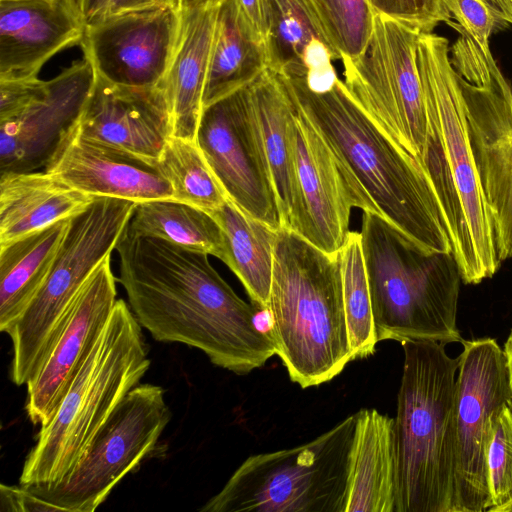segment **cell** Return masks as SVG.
<instances>
[{
    "label": "cell",
    "instance_id": "4fadbf2b",
    "mask_svg": "<svg viewBox=\"0 0 512 512\" xmlns=\"http://www.w3.org/2000/svg\"><path fill=\"white\" fill-rule=\"evenodd\" d=\"M458 356L456 495L454 512H487L486 456L493 420L510 404L503 349L493 338L463 340Z\"/></svg>",
    "mask_w": 512,
    "mask_h": 512
},
{
    "label": "cell",
    "instance_id": "8d00e7d4",
    "mask_svg": "<svg viewBox=\"0 0 512 512\" xmlns=\"http://www.w3.org/2000/svg\"><path fill=\"white\" fill-rule=\"evenodd\" d=\"M39 78L0 80V119L7 118L25 106L43 87Z\"/></svg>",
    "mask_w": 512,
    "mask_h": 512
},
{
    "label": "cell",
    "instance_id": "83f0119b",
    "mask_svg": "<svg viewBox=\"0 0 512 512\" xmlns=\"http://www.w3.org/2000/svg\"><path fill=\"white\" fill-rule=\"evenodd\" d=\"M70 219L0 245V330L19 317L47 277Z\"/></svg>",
    "mask_w": 512,
    "mask_h": 512
},
{
    "label": "cell",
    "instance_id": "7a4b0ae2",
    "mask_svg": "<svg viewBox=\"0 0 512 512\" xmlns=\"http://www.w3.org/2000/svg\"><path fill=\"white\" fill-rule=\"evenodd\" d=\"M276 76L328 145L361 210L381 216L425 252L452 253L425 172L368 116L344 82L314 92L303 78Z\"/></svg>",
    "mask_w": 512,
    "mask_h": 512
},
{
    "label": "cell",
    "instance_id": "9c48e42d",
    "mask_svg": "<svg viewBox=\"0 0 512 512\" xmlns=\"http://www.w3.org/2000/svg\"><path fill=\"white\" fill-rule=\"evenodd\" d=\"M95 197L70 219L68 230L36 295L5 330L12 342L11 381L26 385L42 365L68 310L91 274L116 249L136 207Z\"/></svg>",
    "mask_w": 512,
    "mask_h": 512
},
{
    "label": "cell",
    "instance_id": "d6986e66",
    "mask_svg": "<svg viewBox=\"0 0 512 512\" xmlns=\"http://www.w3.org/2000/svg\"><path fill=\"white\" fill-rule=\"evenodd\" d=\"M74 131L90 141L157 163L171 137L163 89L123 86L95 73Z\"/></svg>",
    "mask_w": 512,
    "mask_h": 512
},
{
    "label": "cell",
    "instance_id": "cb8c5ba5",
    "mask_svg": "<svg viewBox=\"0 0 512 512\" xmlns=\"http://www.w3.org/2000/svg\"><path fill=\"white\" fill-rule=\"evenodd\" d=\"M217 6L180 9L179 37L161 85L172 137L196 141Z\"/></svg>",
    "mask_w": 512,
    "mask_h": 512
},
{
    "label": "cell",
    "instance_id": "d6a6232c",
    "mask_svg": "<svg viewBox=\"0 0 512 512\" xmlns=\"http://www.w3.org/2000/svg\"><path fill=\"white\" fill-rule=\"evenodd\" d=\"M340 59H352L368 43L374 14L367 0H311Z\"/></svg>",
    "mask_w": 512,
    "mask_h": 512
},
{
    "label": "cell",
    "instance_id": "ffe728a7",
    "mask_svg": "<svg viewBox=\"0 0 512 512\" xmlns=\"http://www.w3.org/2000/svg\"><path fill=\"white\" fill-rule=\"evenodd\" d=\"M44 170L92 197L135 203L173 200L172 187L157 163L85 139L74 129Z\"/></svg>",
    "mask_w": 512,
    "mask_h": 512
},
{
    "label": "cell",
    "instance_id": "f35d334b",
    "mask_svg": "<svg viewBox=\"0 0 512 512\" xmlns=\"http://www.w3.org/2000/svg\"><path fill=\"white\" fill-rule=\"evenodd\" d=\"M164 5L178 7L176 0H106L102 12L96 18L138 8Z\"/></svg>",
    "mask_w": 512,
    "mask_h": 512
},
{
    "label": "cell",
    "instance_id": "f1b7e54d",
    "mask_svg": "<svg viewBox=\"0 0 512 512\" xmlns=\"http://www.w3.org/2000/svg\"><path fill=\"white\" fill-rule=\"evenodd\" d=\"M209 214L224 234V263L241 281L253 305L267 311L278 230L247 216L229 199Z\"/></svg>",
    "mask_w": 512,
    "mask_h": 512
},
{
    "label": "cell",
    "instance_id": "7c38bea8",
    "mask_svg": "<svg viewBox=\"0 0 512 512\" xmlns=\"http://www.w3.org/2000/svg\"><path fill=\"white\" fill-rule=\"evenodd\" d=\"M171 416L161 386L137 385L117 405L62 482L25 486L51 511L93 512L154 449Z\"/></svg>",
    "mask_w": 512,
    "mask_h": 512
},
{
    "label": "cell",
    "instance_id": "5b68a950",
    "mask_svg": "<svg viewBox=\"0 0 512 512\" xmlns=\"http://www.w3.org/2000/svg\"><path fill=\"white\" fill-rule=\"evenodd\" d=\"M269 334L301 388L332 380L352 361L338 256L291 230L277 232Z\"/></svg>",
    "mask_w": 512,
    "mask_h": 512
},
{
    "label": "cell",
    "instance_id": "e575fe53",
    "mask_svg": "<svg viewBox=\"0 0 512 512\" xmlns=\"http://www.w3.org/2000/svg\"><path fill=\"white\" fill-rule=\"evenodd\" d=\"M443 1L456 24L482 49H490L489 39L495 29L512 24V16L491 0Z\"/></svg>",
    "mask_w": 512,
    "mask_h": 512
},
{
    "label": "cell",
    "instance_id": "ba28073f",
    "mask_svg": "<svg viewBox=\"0 0 512 512\" xmlns=\"http://www.w3.org/2000/svg\"><path fill=\"white\" fill-rule=\"evenodd\" d=\"M357 414L303 445L248 457L202 512H346Z\"/></svg>",
    "mask_w": 512,
    "mask_h": 512
},
{
    "label": "cell",
    "instance_id": "ee69618b",
    "mask_svg": "<svg viewBox=\"0 0 512 512\" xmlns=\"http://www.w3.org/2000/svg\"><path fill=\"white\" fill-rule=\"evenodd\" d=\"M494 2L499 8L505 11L507 14L512 16V1L511 0H491Z\"/></svg>",
    "mask_w": 512,
    "mask_h": 512
},
{
    "label": "cell",
    "instance_id": "4dcf8cb0",
    "mask_svg": "<svg viewBox=\"0 0 512 512\" xmlns=\"http://www.w3.org/2000/svg\"><path fill=\"white\" fill-rule=\"evenodd\" d=\"M157 165L169 181L175 201L211 213L228 200L196 141L171 136Z\"/></svg>",
    "mask_w": 512,
    "mask_h": 512
},
{
    "label": "cell",
    "instance_id": "b9f144b4",
    "mask_svg": "<svg viewBox=\"0 0 512 512\" xmlns=\"http://www.w3.org/2000/svg\"><path fill=\"white\" fill-rule=\"evenodd\" d=\"M503 351L508 371L509 388L511 394L510 406L512 408V330L510 331L508 338L504 344Z\"/></svg>",
    "mask_w": 512,
    "mask_h": 512
},
{
    "label": "cell",
    "instance_id": "52a82bcc",
    "mask_svg": "<svg viewBox=\"0 0 512 512\" xmlns=\"http://www.w3.org/2000/svg\"><path fill=\"white\" fill-rule=\"evenodd\" d=\"M360 235L377 341L461 343L462 279L453 254L423 251L370 211L363 212Z\"/></svg>",
    "mask_w": 512,
    "mask_h": 512
},
{
    "label": "cell",
    "instance_id": "603a6c76",
    "mask_svg": "<svg viewBox=\"0 0 512 512\" xmlns=\"http://www.w3.org/2000/svg\"><path fill=\"white\" fill-rule=\"evenodd\" d=\"M250 115L276 194L283 228L296 232L301 203L290 122L293 104L275 73L266 69L248 85Z\"/></svg>",
    "mask_w": 512,
    "mask_h": 512
},
{
    "label": "cell",
    "instance_id": "1f68e13d",
    "mask_svg": "<svg viewBox=\"0 0 512 512\" xmlns=\"http://www.w3.org/2000/svg\"><path fill=\"white\" fill-rule=\"evenodd\" d=\"M352 361L373 354L378 343L360 232L350 231L337 253Z\"/></svg>",
    "mask_w": 512,
    "mask_h": 512
},
{
    "label": "cell",
    "instance_id": "74e56055",
    "mask_svg": "<svg viewBox=\"0 0 512 512\" xmlns=\"http://www.w3.org/2000/svg\"><path fill=\"white\" fill-rule=\"evenodd\" d=\"M1 511H51L50 507L37 497L27 486H0Z\"/></svg>",
    "mask_w": 512,
    "mask_h": 512
},
{
    "label": "cell",
    "instance_id": "30bf717a",
    "mask_svg": "<svg viewBox=\"0 0 512 512\" xmlns=\"http://www.w3.org/2000/svg\"><path fill=\"white\" fill-rule=\"evenodd\" d=\"M420 34L374 14L364 50L342 63L343 82L355 101L426 174L430 132L416 64Z\"/></svg>",
    "mask_w": 512,
    "mask_h": 512
},
{
    "label": "cell",
    "instance_id": "8fae6325",
    "mask_svg": "<svg viewBox=\"0 0 512 512\" xmlns=\"http://www.w3.org/2000/svg\"><path fill=\"white\" fill-rule=\"evenodd\" d=\"M450 60L464 96L472 148L492 218L498 259H512V85L490 49L462 29Z\"/></svg>",
    "mask_w": 512,
    "mask_h": 512
},
{
    "label": "cell",
    "instance_id": "836d02e7",
    "mask_svg": "<svg viewBox=\"0 0 512 512\" xmlns=\"http://www.w3.org/2000/svg\"><path fill=\"white\" fill-rule=\"evenodd\" d=\"M489 488L487 512L499 510L512 502V408L503 406L493 420L486 456Z\"/></svg>",
    "mask_w": 512,
    "mask_h": 512
},
{
    "label": "cell",
    "instance_id": "44dd1931",
    "mask_svg": "<svg viewBox=\"0 0 512 512\" xmlns=\"http://www.w3.org/2000/svg\"><path fill=\"white\" fill-rule=\"evenodd\" d=\"M84 28L69 0H0V80L38 78L52 56L81 43Z\"/></svg>",
    "mask_w": 512,
    "mask_h": 512
},
{
    "label": "cell",
    "instance_id": "484cf974",
    "mask_svg": "<svg viewBox=\"0 0 512 512\" xmlns=\"http://www.w3.org/2000/svg\"><path fill=\"white\" fill-rule=\"evenodd\" d=\"M95 197L46 172L0 176V245L82 212Z\"/></svg>",
    "mask_w": 512,
    "mask_h": 512
},
{
    "label": "cell",
    "instance_id": "4316f807",
    "mask_svg": "<svg viewBox=\"0 0 512 512\" xmlns=\"http://www.w3.org/2000/svg\"><path fill=\"white\" fill-rule=\"evenodd\" d=\"M267 69L264 42L236 0H221L203 91V108L250 85Z\"/></svg>",
    "mask_w": 512,
    "mask_h": 512
},
{
    "label": "cell",
    "instance_id": "8992f818",
    "mask_svg": "<svg viewBox=\"0 0 512 512\" xmlns=\"http://www.w3.org/2000/svg\"><path fill=\"white\" fill-rule=\"evenodd\" d=\"M150 364L142 327L129 305L118 299L107 326L54 415L41 426L23 463L19 484L62 482Z\"/></svg>",
    "mask_w": 512,
    "mask_h": 512
},
{
    "label": "cell",
    "instance_id": "9a60e30c",
    "mask_svg": "<svg viewBox=\"0 0 512 512\" xmlns=\"http://www.w3.org/2000/svg\"><path fill=\"white\" fill-rule=\"evenodd\" d=\"M181 26L176 6H150L98 17L85 25L81 47L95 73L109 82L161 87Z\"/></svg>",
    "mask_w": 512,
    "mask_h": 512
},
{
    "label": "cell",
    "instance_id": "e0dca14e",
    "mask_svg": "<svg viewBox=\"0 0 512 512\" xmlns=\"http://www.w3.org/2000/svg\"><path fill=\"white\" fill-rule=\"evenodd\" d=\"M116 295L109 255L74 298L42 365L26 384L25 410L33 424L42 426L54 415L107 326Z\"/></svg>",
    "mask_w": 512,
    "mask_h": 512
},
{
    "label": "cell",
    "instance_id": "bcb514c9",
    "mask_svg": "<svg viewBox=\"0 0 512 512\" xmlns=\"http://www.w3.org/2000/svg\"><path fill=\"white\" fill-rule=\"evenodd\" d=\"M512 1V0H511Z\"/></svg>",
    "mask_w": 512,
    "mask_h": 512
},
{
    "label": "cell",
    "instance_id": "f6af8a7d",
    "mask_svg": "<svg viewBox=\"0 0 512 512\" xmlns=\"http://www.w3.org/2000/svg\"><path fill=\"white\" fill-rule=\"evenodd\" d=\"M499 512H512V502L502 507Z\"/></svg>",
    "mask_w": 512,
    "mask_h": 512
},
{
    "label": "cell",
    "instance_id": "5bb4252c",
    "mask_svg": "<svg viewBox=\"0 0 512 512\" xmlns=\"http://www.w3.org/2000/svg\"><path fill=\"white\" fill-rule=\"evenodd\" d=\"M196 144L238 209L274 230L283 228L250 115L248 86L203 108Z\"/></svg>",
    "mask_w": 512,
    "mask_h": 512
},
{
    "label": "cell",
    "instance_id": "60d3db41",
    "mask_svg": "<svg viewBox=\"0 0 512 512\" xmlns=\"http://www.w3.org/2000/svg\"><path fill=\"white\" fill-rule=\"evenodd\" d=\"M86 25L103 10L106 0H69Z\"/></svg>",
    "mask_w": 512,
    "mask_h": 512
},
{
    "label": "cell",
    "instance_id": "ac0fdd59",
    "mask_svg": "<svg viewBox=\"0 0 512 512\" xmlns=\"http://www.w3.org/2000/svg\"><path fill=\"white\" fill-rule=\"evenodd\" d=\"M290 132L301 203L297 235L336 255L348 236L351 210L361 203L328 145L294 105Z\"/></svg>",
    "mask_w": 512,
    "mask_h": 512
},
{
    "label": "cell",
    "instance_id": "277c9868",
    "mask_svg": "<svg viewBox=\"0 0 512 512\" xmlns=\"http://www.w3.org/2000/svg\"><path fill=\"white\" fill-rule=\"evenodd\" d=\"M402 348L394 418L395 512H454L459 361L443 342L408 340Z\"/></svg>",
    "mask_w": 512,
    "mask_h": 512
},
{
    "label": "cell",
    "instance_id": "7402d4cb",
    "mask_svg": "<svg viewBox=\"0 0 512 512\" xmlns=\"http://www.w3.org/2000/svg\"><path fill=\"white\" fill-rule=\"evenodd\" d=\"M267 69L303 78L314 92L339 79L332 64L340 55L330 43L311 0H261Z\"/></svg>",
    "mask_w": 512,
    "mask_h": 512
},
{
    "label": "cell",
    "instance_id": "ab89813d",
    "mask_svg": "<svg viewBox=\"0 0 512 512\" xmlns=\"http://www.w3.org/2000/svg\"><path fill=\"white\" fill-rule=\"evenodd\" d=\"M253 31L264 42V23L261 0H236Z\"/></svg>",
    "mask_w": 512,
    "mask_h": 512
},
{
    "label": "cell",
    "instance_id": "d590c367",
    "mask_svg": "<svg viewBox=\"0 0 512 512\" xmlns=\"http://www.w3.org/2000/svg\"><path fill=\"white\" fill-rule=\"evenodd\" d=\"M373 14H381L420 33H431L452 17L443 0H367Z\"/></svg>",
    "mask_w": 512,
    "mask_h": 512
},
{
    "label": "cell",
    "instance_id": "f546056e",
    "mask_svg": "<svg viewBox=\"0 0 512 512\" xmlns=\"http://www.w3.org/2000/svg\"><path fill=\"white\" fill-rule=\"evenodd\" d=\"M130 233L156 237L181 247L226 258L223 231L206 211L170 199L137 203L127 225Z\"/></svg>",
    "mask_w": 512,
    "mask_h": 512
},
{
    "label": "cell",
    "instance_id": "3957f363",
    "mask_svg": "<svg viewBox=\"0 0 512 512\" xmlns=\"http://www.w3.org/2000/svg\"><path fill=\"white\" fill-rule=\"evenodd\" d=\"M416 64L430 132L426 174L461 279L465 284H478L491 278L501 262L447 38L421 33Z\"/></svg>",
    "mask_w": 512,
    "mask_h": 512
},
{
    "label": "cell",
    "instance_id": "6da1fadb",
    "mask_svg": "<svg viewBox=\"0 0 512 512\" xmlns=\"http://www.w3.org/2000/svg\"><path fill=\"white\" fill-rule=\"evenodd\" d=\"M116 250L128 305L156 341L199 349L238 375L263 367L276 354L269 332L256 324L257 308L234 292L209 255L134 235L127 227Z\"/></svg>",
    "mask_w": 512,
    "mask_h": 512
},
{
    "label": "cell",
    "instance_id": "7bdbcfd3",
    "mask_svg": "<svg viewBox=\"0 0 512 512\" xmlns=\"http://www.w3.org/2000/svg\"><path fill=\"white\" fill-rule=\"evenodd\" d=\"M179 9L216 6L221 0H176Z\"/></svg>",
    "mask_w": 512,
    "mask_h": 512
},
{
    "label": "cell",
    "instance_id": "d4e9b609",
    "mask_svg": "<svg viewBox=\"0 0 512 512\" xmlns=\"http://www.w3.org/2000/svg\"><path fill=\"white\" fill-rule=\"evenodd\" d=\"M356 414L346 512H395L394 418L375 409H361Z\"/></svg>",
    "mask_w": 512,
    "mask_h": 512
},
{
    "label": "cell",
    "instance_id": "2e32d148",
    "mask_svg": "<svg viewBox=\"0 0 512 512\" xmlns=\"http://www.w3.org/2000/svg\"><path fill=\"white\" fill-rule=\"evenodd\" d=\"M95 80L83 58L45 81L21 109L0 119V173L45 168L76 127Z\"/></svg>",
    "mask_w": 512,
    "mask_h": 512
}]
</instances>
